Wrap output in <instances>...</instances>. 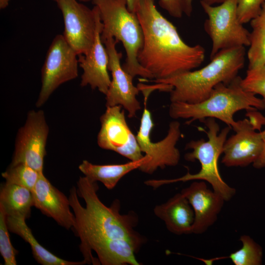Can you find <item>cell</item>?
<instances>
[{
	"label": "cell",
	"mask_w": 265,
	"mask_h": 265,
	"mask_svg": "<svg viewBox=\"0 0 265 265\" xmlns=\"http://www.w3.org/2000/svg\"><path fill=\"white\" fill-rule=\"evenodd\" d=\"M77 185V188L70 189L68 198L75 216L72 229L80 238L79 247L85 264L101 265L92 251L98 255L117 238L128 239L138 251L146 239L134 230L138 221L136 213L121 214L118 199L110 207L105 205L98 197L97 182L85 176L80 177Z\"/></svg>",
	"instance_id": "1"
},
{
	"label": "cell",
	"mask_w": 265,
	"mask_h": 265,
	"mask_svg": "<svg viewBox=\"0 0 265 265\" xmlns=\"http://www.w3.org/2000/svg\"><path fill=\"white\" fill-rule=\"evenodd\" d=\"M155 0H140L136 14L143 33L137 59L155 80L165 79L199 67L205 50L186 43L176 27L157 8Z\"/></svg>",
	"instance_id": "2"
},
{
	"label": "cell",
	"mask_w": 265,
	"mask_h": 265,
	"mask_svg": "<svg viewBox=\"0 0 265 265\" xmlns=\"http://www.w3.org/2000/svg\"><path fill=\"white\" fill-rule=\"evenodd\" d=\"M245 56V47L223 50L200 69L151 81L173 87L171 102L198 103L208 98L217 85L229 83L238 76L244 67Z\"/></svg>",
	"instance_id": "3"
},
{
	"label": "cell",
	"mask_w": 265,
	"mask_h": 265,
	"mask_svg": "<svg viewBox=\"0 0 265 265\" xmlns=\"http://www.w3.org/2000/svg\"><path fill=\"white\" fill-rule=\"evenodd\" d=\"M241 78L237 76L229 83H220L204 101L196 103L171 102L169 109L174 119H189L187 125L208 118L220 120L234 130L238 122L234 114L241 110L247 111L265 109L262 99L245 90L241 85Z\"/></svg>",
	"instance_id": "4"
},
{
	"label": "cell",
	"mask_w": 265,
	"mask_h": 265,
	"mask_svg": "<svg viewBox=\"0 0 265 265\" xmlns=\"http://www.w3.org/2000/svg\"><path fill=\"white\" fill-rule=\"evenodd\" d=\"M208 129L204 130L208 139L191 140L186 144V149L192 151L185 155V159L188 161L197 160L201 164L200 171L195 174L188 171L184 176L173 179L148 180L144 184L154 189L162 186L178 182L191 180L205 181L210 184L212 189L220 194L225 201L231 200L235 195L236 190L229 186L222 178L220 174L218 161L223 153L224 143L231 129L227 126L219 131V126L213 118H208L202 121Z\"/></svg>",
	"instance_id": "5"
},
{
	"label": "cell",
	"mask_w": 265,
	"mask_h": 265,
	"mask_svg": "<svg viewBox=\"0 0 265 265\" xmlns=\"http://www.w3.org/2000/svg\"><path fill=\"white\" fill-rule=\"evenodd\" d=\"M99 10L103 27L101 36H110L121 42L126 58L123 68L133 78L139 76L145 79L154 76L144 69L137 59L143 43L142 28L136 13L128 8L126 0H92Z\"/></svg>",
	"instance_id": "6"
},
{
	"label": "cell",
	"mask_w": 265,
	"mask_h": 265,
	"mask_svg": "<svg viewBox=\"0 0 265 265\" xmlns=\"http://www.w3.org/2000/svg\"><path fill=\"white\" fill-rule=\"evenodd\" d=\"M200 4L207 16L204 27L212 43L211 59L221 50L249 46L250 32L238 18L237 0H226L218 5Z\"/></svg>",
	"instance_id": "7"
},
{
	"label": "cell",
	"mask_w": 265,
	"mask_h": 265,
	"mask_svg": "<svg viewBox=\"0 0 265 265\" xmlns=\"http://www.w3.org/2000/svg\"><path fill=\"white\" fill-rule=\"evenodd\" d=\"M154 125L151 113L145 106L136 137L141 151L149 158V160L138 169L149 174L159 168L176 166L180 159V151L176 147L181 136L180 123L177 121L171 122L166 136L157 142H152L150 138Z\"/></svg>",
	"instance_id": "8"
},
{
	"label": "cell",
	"mask_w": 265,
	"mask_h": 265,
	"mask_svg": "<svg viewBox=\"0 0 265 265\" xmlns=\"http://www.w3.org/2000/svg\"><path fill=\"white\" fill-rule=\"evenodd\" d=\"M77 53L62 34L53 38L41 69V87L36 106H42L62 84L78 76Z\"/></svg>",
	"instance_id": "9"
},
{
	"label": "cell",
	"mask_w": 265,
	"mask_h": 265,
	"mask_svg": "<svg viewBox=\"0 0 265 265\" xmlns=\"http://www.w3.org/2000/svg\"><path fill=\"white\" fill-rule=\"evenodd\" d=\"M49 132L43 111H30L25 124L18 131L10 165L24 164L38 172H43Z\"/></svg>",
	"instance_id": "10"
},
{
	"label": "cell",
	"mask_w": 265,
	"mask_h": 265,
	"mask_svg": "<svg viewBox=\"0 0 265 265\" xmlns=\"http://www.w3.org/2000/svg\"><path fill=\"white\" fill-rule=\"evenodd\" d=\"M64 29L62 34L78 55L86 53L92 46L96 34L98 7L90 9L77 0H59Z\"/></svg>",
	"instance_id": "11"
},
{
	"label": "cell",
	"mask_w": 265,
	"mask_h": 265,
	"mask_svg": "<svg viewBox=\"0 0 265 265\" xmlns=\"http://www.w3.org/2000/svg\"><path fill=\"white\" fill-rule=\"evenodd\" d=\"M121 108V106L106 107L100 117L101 128L97 143L101 148L114 151L131 161L140 160L144 156Z\"/></svg>",
	"instance_id": "12"
},
{
	"label": "cell",
	"mask_w": 265,
	"mask_h": 265,
	"mask_svg": "<svg viewBox=\"0 0 265 265\" xmlns=\"http://www.w3.org/2000/svg\"><path fill=\"white\" fill-rule=\"evenodd\" d=\"M101 38L108 54V69L112 75L111 83L106 95V107L121 106L127 111L129 117H134L141 108L136 98L139 89L134 85L133 78L121 65L122 53L118 52L116 48L118 41L110 36Z\"/></svg>",
	"instance_id": "13"
},
{
	"label": "cell",
	"mask_w": 265,
	"mask_h": 265,
	"mask_svg": "<svg viewBox=\"0 0 265 265\" xmlns=\"http://www.w3.org/2000/svg\"><path fill=\"white\" fill-rule=\"evenodd\" d=\"M236 133L226 139L221 162L227 167H245L253 164L263 150L264 140L248 119L237 121Z\"/></svg>",
	"instance_id": "14"
},
{
	"label": "cell",
	"mask_w": 265,
	"mask_h": 265,
	"mask_svg": "<svg viewBox=\"0 0 265 265\" xmlns=\"http://www.w3.org/2000/svg\"><path fill=\"white\" fill-rule=\"evenodd\" d=\"M181 193L187 199L194 213L192 233H205L216 221L224 203V198L205 182L196 181L183 188Z\"/></svg>",
	"instance_id": "15"
},
{
	"label": "cell",
	"mask_w": 265,
	"mask_h": 265,
	"mask_svg": "<svg viewBox=\"0 0 265 265\" xmlns=\"http://www.w3.org/2000/svg\"><path fill=\"white\" fill-rule=\"evenodd\" d=\"M103 27L99 14L94 43L86 53L79 55L78 57L79 64L83 70L80 86L89 85L92 89H97L106 95L111 80L108 72V56L101 38Z\"/></svg>",
	"instance_id": "16"
},
{
	"label": "cell",
	"mask_w": 265,
	"mask_h": 265,
	"mask_svg": "<svg viewBox=\"0 0 265 265\" xmlns=\"http://www.w3.org/2000/svg\"><path fill=\"white\" fill-rule=\"evenodd\" d=\"M31 191L34 207L66 229L74 228L75 216L70 210L69 198L51 183L43 172Z\"/></svg>",
	"instance_id": "17"
},
{
	"label": "cell",
	"mask_w": 265,
	"mask_h": 265,
	"mask_svg": "<svg viewBox=\"0 0 265 265\" xmlns=\"http://www.w3.org/2000/svg\"><path fill=\"white\" fill-rule=\"evenodd\" d=\"M154 213L167 229L177 235L192 233L194 213L187 199L180 192L166 202L156 205Z\"/></svg>",
	"instance_id": "18"
},
{
	"label": "cell",
	"mask_w": 265,
	"mask_h": 265,
	"mask_svg": "<svg viewBox=\"0 0 265 265\" xmlns=\"http://www.w3.org/2000/svg\"><path fill=\"white\" fill-rule=\"evenodd\" d=\"M149 160L144 155L143 159L138 161H130L119 164L99 165L83 160L79 169L90 180L101 182L106 188L113 189L118 182L126 174L139 167Z\"/></svg>",
	"instance_id": "19"
},
{
	"label": "cell",
	"mask_w": 265,
	"mask_h": 265,
	"mask_svg": "<svg viewBox=\"0 0 265 265\" xmlns=\"http://www.w3.org/2000/svg\"><path fill=\"white\" fill-rule=\"evenodd\" d=\"M26 218L22 216L6 215V222L10 232L21 237L31 247L33 256L43 265H82L83 261L73 262L61 259L43 247L36 239L31 229L26 223Z\"/></svg>",
	"instance_id": "20"
},
{
	"label": "cell",
	"mask_w": 265,
	"mask_h": 265,
	"mask_svg": "<svg viewBox=\"0 0 265 265\" xmlns=\"http://www.w3.org/2000/svg\"><path fill=\"white\" fill-rule=\"evenodd\" d=\"M0 206L6 215L22 216L27 219L33 206L32 191L19 185L5 183L0 187Z\"/></svg>",
	"instance_id": "21"
},
{
	"label": "cell",
	"mask_w": 265,
	"mask_h": 265,
	"mask_svg": "<svg viewBox=\"0 0 265 265\" xmlns=\"http://www.w3.org/2000/svg\"><path fill=\"white\" fill-rule=\"evenodd\" d=\"M241 247L230 254L229 258L235 265H260L262 264L263 249L250 236L242 235L239 238Z\"/></svg>",
	"instance_id": "22"
},
{
	"label": "cell",
	"mask_w": 265,
	"mask_h": 265,
	"mask_svg": "<svg viewBox=\"0 0 265 265\" xmlns=\"http://www.w3.org/2000/svg\"><path fill=\"white\" fill-rule=\"evenodd\" d=\"M40 173L27 165L18 164L10 165L1 175L5 179L6 183L19 185L32 190L37 182Z\"/></svg>",
	"instance_id": "23"
},
{
	"label": "cell",
	"mask_w": 265,
	"mask_h": 265,
	"mask_svg": "<svg viewBox=\"0 0 265 265\" xmlns=\"http://www.w3.org/2000/svg\"><path fill=\"white\" fill-rule=\"evenodd\" d=\"M247 53L248 69H256L265 65V30L253 28L249 37Z\"/></svg>",
	"instance_id": "24"
},
{
	"label": "cell",
	"mask_w": 265,
	"mask_h": 265,
	"mask_svg": "<svg viewBox=\"0 0 265 265\" xmlns=\"http://www.w3.org/2000/svg\"><path fill=\"white\" fill-rule=\"evenodd\" d=\"M6 222V214L0 206V252L5 265H16L17 251L12 246Z\"/></svg>",
	"instance_id": "25"
},
{
	"label": "cell",
	"mask_w": 265,
	"mask_h": 265,
	"mask_svg": "<svg viewBox=\"0 0 265 265\" xmlns=\"http://www.w3.org/2000/svg\"><path fill=\"white\" fill-rule=\"evenodd\" d=\"M241 85L245 90L263 97L265 106V65L256 69H248L241 79Z\"/></svg>",
	"instance_id": "26"
},
{
	"label": "cell",
	"mask_w": 265,
	"mask_h": 265,
	"mask_svg": "<svg viewBox=\"0 0 265 265\" xmlns=\"http://www.w3.org/2000/svg\"><path fill=\"white\" fill-rule=\"evenodd\" d=\"M265 0H237V14L242 24L250 22L260 13Z\"/></svg>",
	"instance_id": "27"
},
{
	"label": "cell",
	"mask_w": 265,
	"mask_h": 265,
	"mask_svg": "<svg viewBox=\"0 0 265 265\" xmlns=\"http://www.w3.org/2000/svg\"><path fill=\"white\" fill-rule=\"evenodd\" d=\"M159 4L168 14L176 18H181L184 14L183 0H159Z\"/></svg>",
	"instance_id": "28"
},
{
	"label": "cell",
	"mask_w": 265,
	"mask_h": 265,
	"mask_svg": "<svg viewBox=\"0 0 265 265\" xmlns=\"http://www.w3.org/2000/svg\"><path fill=\"white\" fill-rule=\"evenodd\" d=\"M256 110L247 111L246 114L251 125L255 130H260L262 126L265 125V117Z\"/></svg>",
	"instance_id": "29"
},
{
	"label": "cell",
	"mask_w": 265,
	"mask_h": 265,
	"mask_svg": "<svg viewBox=\"0 0 265 265\" xmlns=\"http://www.w3.org/2000/svg\"><path fill=\"white\" fill-rule=\"evenodd\" d=\"M253 28H261L265 30V1L263 3L259 14L250 22Z\"/></svg>",
	"instance_id": "30"
},
{
	"label": "cell",
	"mask_w": 265,
	"mask_h": 265,
	"mask_svg": "<svg viewBox=\"0 0 265 265\" xmlns=\"http://www.w3.org/2000/svg\"><path fill=\"white\" fill-rule=\"evenodd\" d=\"M254 168L261 169L265 167V140L262 153L257 159L252 164Z\"/></svg>",
	"instance_id": "31"
},
{
	"label": "cell",
	"mask_w": 265,
	"mask_h": 265,
	"mask_svg": "<svg viewBox=\"0 0 265 265\" xmlns=\"http://www.w3.org/2000/svg\"><path fill=\"white\" fill-rule=\"evenodd\" d=\"M193 0H183V9L184 14L188 17H190L193 10Z\"/></svg>",
	"instance_id": "32"
},
{
	"label": "cell",
	"mask_w": 265,
	"mask_h": 265,
	"mask_svg": "<svg viewBox=\"0 0 265 265\" xmlns=\"http://www.w3.org/2000/svg\"><path fill=\"white\" fill-rule=\"evenodd\" d=\"M140 0H126L127 5L129 10L135 13Z\"/></svg>",
	"instance_id": "33"
},
{
	"label": "cell",
	"mask_w": 265,
	"mask_h": 265,
	"mask_svg": "<svg viewBox=\"0 0 265 265\" xmlns=\"http://www.w3.org/2000/svg\"><path fill=\"white\" fill-rule=\"evenodd\" d=\"M226 0H200V1L203 2L209 5H214L215 4H220Z\"/></svg>",
	"instance_id": "34"
},
{
	"label": "cell",
	"mask_w": 265,
	"mask_h": 265,
	"mask_svg": "<svg viewBox=\"0 0 265 265\" xmlns=\"http://www.w3.org/2000/svg\"><path fill=\"white\" fill-rule=\"evenodd\" d=\"M10 0H0V8L2 9L7 7Z\"/></svg>",
	"instance_id": "35"
},
{
	"label": "cell",
	"mask_w": 265,
	"mask_h": 265,
	"mask_svg": "<svg viewBox=\"0 0 265 265\" xmlns=\"http://www.w3.org/2000/svg\"><path fill=\"white\" fill-rule=\"evenodd\" d=\"M261 133L263 138L265 140V129L263 132H261Z\"/></svg>",
	"instance_id": "36"
},
{
	"label": "cell",
	"mask_w": 265,
	"mask_h": 265,
	"mask_svg": "<svg viewBox=\"0 0 265 265\" xmlns=\"http://www.w3.org/2000/svg\"><path fill=\"white\" fill-rule=\"evenodd\" d=\"M54 0V1H55L56 2H57L59 0ZM79 0L80 1H81V2H88V1H91L92 0Z\"/></svg>",
	"instance_id": "37"
},
{
	"label": "cell",
	"mask_w": 265,
	"mask_h": 265,
	"mask_svg": "<svg viewBox=\"0 0 265 265\" xmlns=\"http://www.w3.org/2000/svg\"></svg>",
	"instance_id": "38"
}]
</instances>
